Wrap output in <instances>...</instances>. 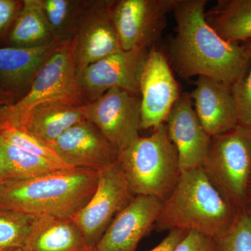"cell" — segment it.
I'll list each match as a JSON object with an SVG mask.
<instances>
[{
	"mask_svg": "<svg viewBox=\"0 0 251 251\" xmlns=\"http://www.w3.org/2000/svg\"><path fill=\"white\" fill-rule=\"evenodd\" d=\"M25 249L28 251H89L92 248L72 219L47 216L34 219Z\"/></svg>",
	"mask_w": 251,
	"mask_h": 251,
	"instance_id": "19",
	"label": "cell"
},
{
	"mask_svg": "<svg viewBox=\"0 0 251 251\" xmlns=\"http://www.w3.org/2000/svg\"><path fill=\"white\" fill-rule=\"evenodd\" d=\"M204 130L211 137L223 134L239 125L232 85L208 76H199L190 96Z\"/></svg>",
	"mask_w": 251,
	"mask_h": 251,
	"instance_id": "16",
	"label": "cell"
},
{
	"mask_svg": "<svg viewBox=\"0 0 251 251\" xmlns=\"http://www.w3.org/2000/svg\"><path fill=\"white\" fill-rule=\"evenodd\" d=\"M85 119L121 151L139 138L141 124L140 94L113 88L82 105Z\"/></svg>",
	"mask_w": 251,
	"mask_h": 251,
	"instance_id": "8",
	"label": "cell"
},
{
	"mask_svg": "<svg viewBox=\"0 0 251 251\" xmlns=\"http://www.w3.org/2000/svg\"><path fill=\"white\" fill-rule=\"evenodd\" d=\"M150 50H121L79 71L85 103L98 99L113 88L140 94V78Z\"/></svg>",
	"mask_w": 251,
	"mask_h": 251,
	"instance_id": "10",
	"label": "cell"
},
{
	"mask_svg": "<svg viewBox=\"0 0 251 251\" xmlns=\"http://www.w3.org/2000/svg\"><path fill=\"white\" fill-rule=\"evenodd\" d=\"M202 169L227 202L238 209L245 207L251 184V127L239 124L211 137Z\"/></svg>",
	"mask_w": 251,
	"mask_h": 251,
	"instance_id": "5",
	"label": "cell"
},
{
	"mask_svg": "<svg viewBox=\"0 0 251 251\" xmlns=\"http://www.w3.org/2000/svg\"><path fill=\"white\" fill-rule=\"evenodd\" d=\"M251 211V184L249 187V193H248L247 206Z\"/></svg>",
	"mask_w": 251,
	"mask_h": 251,
	"instance_id": "33",
	"label": "cell"
},
{
	"mask_svg": "<svg viewBox=\"0 0 251 251\" xmlns=\"http://www.w3.org/2000/svg\"><path fill=\"white\" fill-rule=\"evenodd\" d=\"M85 120L82 105L47 102L23 114L14 126L23 127L50 147L68 129Z\"/></svg>",
	"mask_w": 251,
	"mask_h": 251,
	"instance_id": "18",
	"label": "cell"
},
{
	"mask_svg": "<svg viewBox=\"0 0 251 251\" xmlns=\"http://www.w3.org/2000/svg\"><path fill=\"white\" fill-rule=\"evenodd\" d=\"M59 44L54 42L35 48H0V87L17 100V97L22 98Z\"/></svg>",
	"mask_w": 251,
	"mask_h": 251,
	"instance_id": "17",
	"label": "cell"
},
{
	"mask_svg": "<svg viewBox=\"0 0 251 251\" xmlns=\"http://www.w3.org/2000/svg\"><path fill=\"white\" fill-rule=\"evenodd\" d=\"M140 94L143 129H155L164 124L181 96L168 59L158 50L149 52L140 78Z\"/></svg>",
	"mask_w": 251,
	"mask_h": 251,
	"instance_id": "11",
	"label": "cell"
},
{
	"mask_svg": "<svg viewBox=\"0 0 251 251\" xmlns=\"http://www.w3.org/2000/svg\"><path fill=\"white\" fill-rule=\"evenodd\" d=\"M188 231L179 229H172L158 245L150 251H173L176 244L184 237Z\"/></svg>",
	"mask_w": 251,
	"mask_h": 251,
	"instance_id": "30",
	"label": "cell"
},
{
	"mask_svg": "<svg viewBox=\"0 0 251 251\" xmlns=\"http://www.w3.org/2000/svg\"><path fill=\"white\" fill-rule=\"evenodd\" d=\"M113 1H90L75 39L78 71L123 50L112 21Z\"/></svg>",
	"mask_w": 251,
	"mask_h": 251,
	"instance_id": "13",
	"label": "cell"
},
{
	"mask_svg": "<svg viewBox=\"0 0 251 251\" xmlns=\"http://www.w3.org/2000/svg\"><path fill=\"white\" fill-rule=\"evenodd\" d=\"M0 156L4 168V180L31 179L55 172L67 171L21 150L1 135Z\"/></svg>",
	"mask_w": 251,
	"mask_h": 251,
	"instance_id": "23",
	"label": "cell"
},
{
	"mask_svg": "<svg viewBox=\"0 0 251 251\" xmlns=\"http://www.w3.org/2000/svg\"><path fill=\"white\" fill-rule=\"evenodd\" d=\"M14 47L35 48L55 42L44 12L43 0H24L10 34Z\"/></svg>",
	"mask_w": 251,
	"mask_h": 251,
	"instance_id": "21",
	"label": "cell"
},
{
	"mask_svg": "<svg viewBox=\"0 0 251 251\" xmlns=\"http://www.w3.org/2000/svg\"><path fill=\"white\" fill-rule=\"evenodd\" d=\"M28 251L27 249H17V250H14V251Z\"/></svg>",
	"mask_w": 251,
	"mask_h": 251,
	"instance_id": "34",
	"label": "cell"
},
{
	"mask_svg": "<svg viewBox=\"0 0 251 251\" xmlns=\"http://www.w3.org/2000/svg\"><path fill=\"white\" fill-rule=\"evenodd\" d=\"M216 251H251V211L239 209L233 224L224 234L214 238Z\"/></svg>",
	"mask_w": 251,
	"mask_h": 251,
	"instance_id": "26",
	"label": "cell"
},
{
	"mask_svg": "<svg viewBox=\"0 0 251 251\" xmlns=\"http://www.w3.org/2000/svg\"><path fill=\"white\" fill-rule=\"evenodd\" d=\"M89 251H97V250L95 249V248H92V249H91Z\"/></svg>",
	"mask_w": 251,
	"mask_h": 251,
	"instance_id": "35",
	"label": "cell"
},
{
	"mask_svg": "<svg viewBox=\"0 0 251 251\" xmlns=\"http://www.w3.org/2000/svg\"><path fill=\"white\" fill-rule=\"evenodd\" d=\"M163 201L135 196L112 221L95 249L97 251H136L141 239L154 226Z\"/></svg>",
	"mask_w": 251,
	"mask_h": 251,
	"instance_id": "15",
	"label": "cell"
},
{
	"mask_svg": "<svg viewBox=\"0 0 251 251\" xmlns=\"http://www.w3.org/2000/svg\"><path fill=\"white\" fill-rule=\"evenodd\" d=\"M35 218L0 209V251L25 249Z\"/></svg>",
	"mask_w": 251,
	"mask_h": 251,
	"instance_id": "24",
	"label": "cell"
},
{
	"mask_svg": "<svg viewBox=\"0 0 251 251\" xmlns=\"http://www.w3.org/2000/svg\"><path fill=\"white\" fill-rule=\"evenodd\" d=\"M22 6V1L16 0H0V34L9 27Z\"/></svg>",
	"mask_w": 251,
	"mask_h": 251,
	"instance_id": "29",
	"label": "cell"
},
{
	"mask_svg": "<svg viewBox=\"0 0 251 251\" xmlns=\"http://www.w3.org/2000/svg\"><path fill=\"white\" fill-rule=\"evenodd\" d=\"M0 135L15 146L31 154L44 158L64 170H74L63 163L48 144L19 126L6 124L0 128Z\"/></svg>",
	"mask_w": 251,
	"mask_h": 251,
	"instance_id": "25",
	"label": "cell"
},
{
	"mask_svg": "<svg viewBox=\"0 0 251 251\" xmlns=\"http://www.w3.org/2000/svg\"><path fill=\"white\" fill-rule=\"evenodd\" d=\"M239 211L200 168L181 173L173 192L163 202L153 227L158 232L196 230L214 239L232 226Z\"/></svg>",
	"mask_w": 251,
	"mask_h": 251,
	"instance_id": "3",
	"label": "cell"
},
{
	"mask_svg": "<svg viewBox=\"0 0 251 251\" xmlns=\"http://www.w3.org/2000/svg\"><path fill=\"white\" fill-rule=\"evenodd\" d=\"M98 172L74 169L0 182V209L34 218L72 219L93 196Z\"/></svg>",
	"mask_w": 251,
	"mask_h": 251,
	"instance_id": "2",
	"label": "cell"
},
{
	"mask_svg": "<svg viewBox=\"0 0 251 251\" xmlns=\"http://www.w3.org/2000/svg\"><path fill=\"white\" fill-rule=\"evenodd\" d=\"M50 148L63 163L74 169L98 172L118 161V150L87 120L68 129Z\"/></svg>",
	"mask_w": 251,
	"mask_h": 251,
	"instance_id": "12",
	"label": "cell"
},
{
	"mask_svg": "<svg viewBox=\"0 0 251 251\" xmlns=\"http://www.w3.org/2000/svg\"><path fill=\"white\" fill-rule=\"evenodd\" d=\"M16 101H17V99L14 95L8 93L7 92L0 87V113L7 110Z\"/></svg>",
	"mask_w": 251,
	"mask_h": 251,
	"instance_id": "31",
	"label": "cell"
},
{
	"mask_svg": "<svg viewBox=\"0 0 251 251\" xmlns=\"http://www.w3.org/2000/svg\"><path fill=\"white\" fill-rule=\"evenodd\" d=\"M118 163L135 196H152L163 202L181 175L177 151L165 123L150 137H139L119 151Z\"/></svg>",
	"mask_w": 251,
	"mask_h": 251,
	"instance_id": "4",
	"label": "cell"
},
{
	"mask_svg": "<svg viewBox=\"0 0 251 251\" xmlns=\"http://www.w3.org/2000/svg\"><path fill=\"white\" fill-rule=\"evenodd\" d=\"M173 251H216L214 238L196 230H188Z\"/></svg>",
	"mask_w": 251,
	"mask_h": 251,
	"instance_id": "28",
	"label": "cell"
},
{
	"mask_svg": "<svg viewBox=\"0 0 251 251\" xmlns=\"http://www.w3.org/2000/svg\"><path fill=\"white\" fill-rule=\"evenodd\" d=\"M176 0L113 1L111 13L123 50L153 49L166 27Z\"/></svg>",
	"mask_w": 251,
	"mask_h": 251,
	"instance_id": "9",
	"label": "cell"
},
{
	"mask_svg": "<svg viewBox=\"0 0 251 251\" xmlns=\"http://www.w3.org/2000/svg\"><path fill=\"white\" fill-rule=\"evenodd\" d=\"M205 17L228 42L242 44L251 39V0H219L205 12Z\"/></svg>",
	"mask_w": 251,
	"mask_h": 251,
	"instance_id": "20",
	"label": "cell"
},
{
	"mask_svg": "<svg viewBox=\"0 0 251 251\" xmlns=\"http://www.w3.org/2000/svg\"><path fill=\"white\" fill-rule=\"evenodd\" d=\"M47 102L85 103L79 82L74 39L57 46L38 72L27 93L10 107L9 125H14L23 114Z\"/></svg>",
	"mask_w": 251,
	"mask_h": 251,
	"instance_id": "6",
	"label": "cell"
},
{
	"mask_svg": "<svg viewBox=\"0 0 251 251\" xmlns=\"http://www.w3.org/2000/svg\"><path fill=\"white\" fill-rule=\"evenodd\" d=\"M90 1L43 0L44 12L55 42L60 44L75 39Z\"/></svg>",
	"mask_w": 251,
	"mask_h": 251,
	"instance_id": "22",
	"label": "cell"
},
{
	"mask_svg": "<svg viewBox=\"0 0 251 251\" xmlns=\"http://www.w3.org/2000/svg\"><path fill=\"white\" fill-rule=\"evenodd\" d=\"M206 4V0H176L172 64L183 78L204 75L234 85L247 74L250 57L244 44L225 40L211 27Z\"/></svg>",
	"mask_w": 251,
	"mask_h": 251,
	"instance_id": "1",
	"label": "cell"
},
{
	"mask_svg": "<svg viewBox=\"0 0 251 251\" xmlns=\"http://www.w3.org/2000/svg\"><path fill=\"white\" fill-rule=\"evenodd\" d=\"M250 57V67L240 80L232 85L239 124L251 127V39L242 43Z\"/></svg>",
	"mask_w": 251,
	"mask_h": 251,
	"instance_id": "27",
	"label": "cell"
},
{
	"mask_svg": "<svg viewBox=\"0 0 251 251\" xmlns=\"http://www.w3.org/2000/svg\"><path fill=\"white\" fill-rule=\"evenodd\" d=\"M165 124L177 151L181 173L202 168L209 152L211 137L201 125L190 95L180 96Z\"/></svg>",
	"mask_w": 251,
	"mask_h": 251,
	"instance_id": "14",
	"label": "cell"
},
{
	"mask_svg": "<svg viewBox=\"0 0 251 251\" xmlns=\"http://www.w3.org/2000/svg\"><path fill=\"white\" fill-rule=\"evenodd\" d=\"M134 197L118 161L98 171L93 196L72 218L91 248L96 247L115 216Z\"/></svg>",
	"mask_w": 251,
	"mask_h": 251,
	"instance_id": "7",
	"label": "cell"
},
{
	"mask_svg": "<svg viewBox=\"0 0 251 251\" xmlns=\"http://www.w3.org/2000/svg\"><path fill=\"white\" fill-rule=\"evenodd\" d=\"M9 120V109L6 111L0 114V128L7 123ZM4 180V168H3L2 161H1V156H0V182Z\"/></svg>",
	"mask_w": 251,
	"mask_h": 251,
	"instance_id": "32",
	"label": "cell"
}]
</instances>
